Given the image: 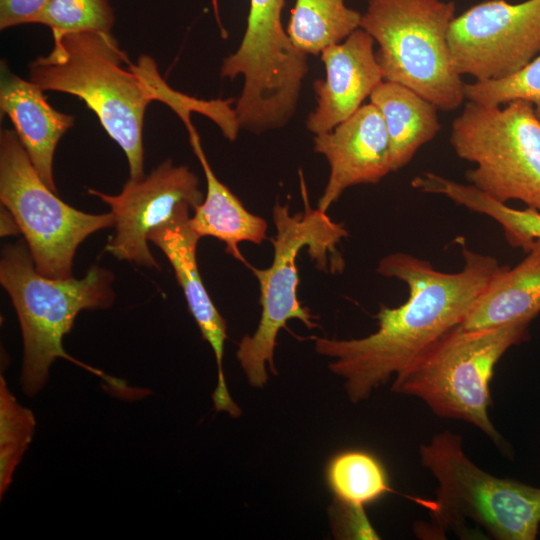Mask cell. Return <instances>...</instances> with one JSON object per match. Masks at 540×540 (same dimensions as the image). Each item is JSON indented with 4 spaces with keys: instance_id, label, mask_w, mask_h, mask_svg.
<instances>
[{
    "instance_id": "1",
    "label": "cell",
    "mask_w": 540,
    "mask_h": 540,
    "mask_svg": "<svg viewBox=\"0 0 540 540\" xmlns=\"http://www.w3.org/2000/svg\"><path fill=\"white\" fill-rule=\"evenodd\" d=\"M464 265L458 272L439 271L424 259L397 252L384 256L376 271L408 287L398 307L380 305L378 329L356 339L314 338L318 354L344 380L349 400L359 403L386 384L428 347L461 325L494 277L502 270L491 255L470 250L460 240Z\"/></svg>"
},
{
    "instance_id": "2",
    "label": "cell",
    "mask_w": 540,
    "mask_h": 540,
    "mask_svg": "<svg viewBox=\"0 0 540 540\" xmlns=\"http://www.w3.org/2000/svg\"><path fill=\"white\" fill-rule=\"evenodd\" d=\"M28 79L45 92L81 99L124 152L131 179L145 176L143 127L153 101L169 106L186 128L193 126L191 114L199 113L230 141L240 130L234 100H203L174 90L152 57L141 55L132 63L111 32L72 33L53 39L51 51L29 63Z\"/></svg>"
},
{
    "instance_id": "3",
    "label": "cell",
    "mask_w": 540,
    "mask_h": 540,
    "mask_svg": "<svg viewBox=\"0 0 540 540\" xmlns=\"http://www.w3.org/2000/svg\"><path fill=\"white\" fill-rule=\"evenodd\" d=\"M114 275L98 265L81 279L49 278L40 274L24 240L6 244L1 251L0 282L11 298L23 338L21 386L26 395L37 394L46 384L57 358L68 360L107 383L108 390L125 398H139L146 390L133 389L70 356L63 337L70 332L82 310L106 309L115 299Z\"/></svg>"
},
{
    "instance_id": "4",
    "label": "cell",
    "mask_w": 540,
    "mask_h": 540,
    "mask_svg": "<svg viewBox=\"0 0 540 540\" xmlns=\"http://www.w3.org/2000/svg\"><path fill=\"white\" fill-rule=\"evenodd\" d=\"M301 181L304 210L291 215L289 206L278 201L273 207L276 234L270 239L273 261L266 269L251 267L260 288L261 316L252 335L238 343L237 360L252 387L263 388L268 381L266 365L277 375L274 351L279 331L291 319L300 320L308 329L318 327L316 317L297 298L299 277L296 259L307 248L316 267L322 271H341L343 260L338 243L348 236L343 223L334 222L320 209L312 208Z\"/></svg>"
},
{
    "instance_id": "5",
    "label": "cell",
    "mask_w": 540,
    "mask_h": 540,
    "mask_svg": "<svg viewBox=\"0 0 540 540\" xmlns=\"http://www.w3.org/2000/svg\"><path fill=\"white\" fill-rule=\"evenodd\" d=\"M531 319L483 328L452 329L393 377L394 393L423 401L438 417L465 421L496 445L489 417L490 381L509 348L529 338Z\"/></svg>"
},
{
    "instance_id": "6",
    "label": "cell",
    "mask_w": 540,
    "mask_h": 540,
    "mask_svg": "<svg viewBox=\"0 0 540 540\" xmlns=\"http://www.w3.org/2000/svg\"><path fill=\"white\" fill-rule=\"evenodd\" d=\"M419 456L437 483L435 499L427 505L432 536L464 535L472 522L492 539H536L540 488L484 471L465 453L461 436L448 430L422 444Z\"/></svg>"
},
{
    "instance_id": "7",
    "label": "cell",
    "mask_w": 540,
    "mask_h": 540,
    "mask_svg": "<svg viewBox=\"0 0 540 540\" xmlns=\"http://www.w3.org/2000/svg\"><path fill=\"white\" fill-rule=\"evenodd\" d=\"M456 6L443 0H369L360 28L378 44L384 81L404 85L438 109H457L465 83L448 43Z\"/></svg>"
},
{
    "instance_id": "8",
    "label": "cell",
    "mask_w": 540,
    "mask_h": 540,
    "mask_svg": "<svg viewBox=\"0 0 540 540\" xmlns=\"http://www.w3.org/2000/svg\"><path fill=\"white\" fill-rule=\"evenodd\" d=\"M450 144L476 167L465 177L497 201L520 200L540 212V119L533 104L504 108L468 101L451 126Z\"/></svg>"
},
{
    "instance_id": "9",
    "label": "cell",
    "mask_w": 540,
    "mask_h": 540,
    "mask_svg": "<svg viewBox=\"0 0 540 540\" xmlns=\"http://www.w3.org/2000/svg\"><path fill=\"white\" fill-rule=\"evenodd\" d=\"M286 0H250L238 49L222 62L220 74L242 76L235 112L240 128L259 133L285 125L293 115L308 72L306 54L292 44L282 25Z\"/></svg>"
},
{
    "instance_id": "10",
    "label": "cell",
    "mask_w": 540,
    "mask_h": 540,
    "mask_svg": "<svg viewBox=\"0 0 540 540\" xmlns=\"http://www.w3.org/2000/svg\"><path fill=\"white\" fill-rule=\"evenodd\" d=\"M0 200L15 219L37 271L72 277L78 246L92 233L114 225L112 212L89 214L62 201L41 179L16 133H0Z\"/></svg>"
},
{
    "instance_id": "11",
    "label": "cell",
    "mask_w": 540,
    "mask_h": 540,
    "mask_svg": "<svg viewBox=\"0 0 540 540\" xmlns=\"http://www.w3.org/2000/svg\"><path fill=\"white\" fill-rule=\"evenodd\" d=\"M448 43L461 76L507 78L540 54V0L478 3L455 16Z\"/></svg>"
},
{
    "instance_id": "12",
    "label": "cell",
    "mask_w": 540,
    "mask_h": 540,
    "mask_svg": "<svg viewBox=\"0 0 540 540\" xmlns=\"http://www.w3.org/2000/svg\"><path fill=\"white\" fill-rule=\"evenodd\" d=\"M199 178L187 166L167 159L140 179H129L116 194L88 189L111 208L115 235L105 250L119 260L159 268L148 246V234L167 222L177 207L188 203L194 210L204 199Z\"/></svg>"
},
{
    "instance_id": "13",
    "label": "cell",
    "mask_w": 540,
    "mask_h": 540,
    "mask_svg": "<svg viewBox=\"0 0 540 540\" xmlns=\"http://www.w3.org/2000/svg\"><path fill=\"white\" fill-rule=\"evenodd\" d=\"M190 209V204H180L171 219L150 231L148 240L160 248L170 262L202 338L213 350L217 364V385L212 394L215 410L238 418L242 411L229 393L223 370L227 324L201 279L197 262L200 237L189 224Z\"/></svg>"
},
{
    "instance_id": "14",
    "label": "cell",
    "mask_w": 540,
    "mask_h": 540,
    "mask_svg": "<svg viewBox=\"0 0 540 540\" xmlns=\"http://www.w3.org/2000/svg\"><path fill=\"white\" fill-rule=\"evenodd\" d=\"M314 150L324 155L330 166L317 206L323 212H327L347 188L378 183L392 172L386 126L372 103L362 105L332 130L315 135Z\"/></svg>"
},
{
    "instance_id": "15",
    "label": "cell",
    "mask_w": 540,
    "mask_h": 540,
    "mask_svg": "<svg viewBox=\"0 0 540 540\" xmlns=\"http://www.w3.org/2000/svg\"><path fill=\"white\" fill-rule=\"evenodd\" d=\"M374 39L362 28L321 52L326 76L314 82L317 105L307 118L315 135L328 132L348 119L382 82L373 51Z\"/></svg>"
},
{
    "instance_id": "16",
    "label": "cell",
    "mask_w": 540,
    "mask_h": 540,
    "mask_svg": "<svg viewBox=\"0 0 540 540\" xmlns=\"http://www.w3.org/2000/svg\"><path fill=\"white\" fill-rule=\"evenodd\" d=\"M324 477L333 498L335 535L346 539H379L365 508L391 491L382 461L366 449H343L328 459Z\"/></svg>"
},
{
    "instance_id": "17",
    "label": "cell",
    "mask_w": 540,
    "mask_h": 540,
    "mask_svg": "<svg viewBox=\"0 0 540 540\" xmlns=\"http://www.w3.org/2000/svg\"><path fill=\"white\" fill-rule=\"evenodd\" d=\"M44 90L29 79L2 67L0 110L14 131L44 183L55 193L53 175L56 147L75 122V117L52 107Z\"/></svg>"
},
{
    "instance_id": "18",
    "label": "cell",
    "mask_w": 540,
    "mask_h": 540,
    "mask_svg": "<svg viewBox=\"0 0 540 540\" xmlns=\"http://www.w3.org/2000/svg\"><path fill=\"white\" fill-rule=\"evenodd\" d=\"M190 144L206 178V195L190 216L189 224L200 237L222 241L226 253L244 261L239 250L241 242L261 244L266 238V220L249 212L239 198L213 172L202 149L199 135L193 127L187 129Z\"/></svg>"
},
{
    "instance_id": "19",
    "label": "cell",
    "mask_w": 540,
    "mask_h": 540,
    "mask_svg": "<svg viewBox=\"0 0 540 540\" xmlns=\"http://www.w3.org/2000/svg\"><path fill=\"white\" fill-rule=\"evenodd\" d=\"M515 267L503 266L459 326L478 330L533 320L540 312V239Z\"/></svg>"
},
{
    "instance_id": "20",
    "label": "cell",
    "mask_w": 540,
    "mask_h": 540,
    "mask_svg": "<svg viewBox=\"0 0 540 540\" xmlns=\"http://www.w3.org/2000/svg\"><path fill=\"white\" fill-rule=\"evenodd\" d=\"M369 98L383 117L389 137L391 170L395 172L437 135L438 108L414 90L390 81H382Z\"/></svg>"
},
{
    "instance_id": "21",
    "label": "cell",
    "mask_w": 540,
    "mask_h": 540,
    "mask_svg": "<svg viewBox=\"0 0 540 540\" xmlns=\"http://www.w3.org/2000/svg\"><path fill=\"white\" fill-rule=\"evenodd\" d=\"M415 187L425 193L444 195L461 206L492 218L501 225L509 245L521 248L525 253L535 239H540V212L536 209L511 208L471 184H462L432 172L418 175Z\"/></svg>"
},
{
    "instance_id": "22",
    "label": "cell",
    "mask_w": 540,
    "mask_h": 540,
    "mask_svg": "<svg viewBox=\"0 0 540 540\" xmlns=\"http://www.w3.org/2000/svg\"><path fill=\"white\" fill-rule=\"evenodd\" d=\"M361 18L345 0H296L286 32L297 50L318 55L360 28Z\"/></svg>"
},
{
    "instance_id": "23",
    "label": "cell",
    "mask_w": 540,
    "mask_h": 540,
    "mask_svg": "<svg viewBox=\"0 0 540 540\" xmlns=\"http://www.w3.org/2000/svg\"><path fill=\"white\" fill-rule=\"evenodd\" d=\"M36 420L0 377V497L9 489L16 467L35 433Z\"/></svg>"
},
{
    "instance_id": "24",
    "label": "cell",
    "mask_w": 540,
    "mask_h": 540,
    "mask_svg": "<svg viewBox=\"0 0 540 540\" xmlns=\"http://www.w3.org/2000/svg\"><path fill=\"white\" fill-rule=\"evenodd\" d=\"M115 14L108 0H50L34 24L47 26L56 39L81 32H111Z\"/></svg>"
},
{
    "instance_id": "25",
    "label": "cell",
    "mask_w": 540,
    "mask_h": 540,
    "mask_svg": "<svg viewBox=\"0 0 540 540\" xmlns=\"http://www.w3.org/2000/svg\"><path fill=\"white\" fill-rule=\"evenodd\" d=\"M465 96L485 106H501L513 100L533 104L540 119V54L517 73L500 80L465 83Z\"/></svg>"
},
{
    "instance_id": "26",
    "label": "cell",
    "mask_w": 540,
    "mask_h": 540,
    "mask_svg": "<svg viewBox=\"0 0 540 540\" xmlns=\"http://www.w3.org/2000/svg\"><path fill=\"white\" fill-rule=\"evenodd\" d=\"M50 0H0V29L34 24Z\"/></svg>"
},
{
    "instance_id": "27",
    "label": "cell",
    "mask_w": 540,
    "mask_h": 540,
    "mask_svg": "<svg viewBox=\"0 0 540 540\" xmlns=\"http://www.w3.org/2000/svg\"><path fill=\"white\" fill-rule=\"evenodd\" d=\"M4 209H5V211H4V213L2 211V215H1V221H2V223H1V235L5 236V235H8V234H15L18 231H20L19 227H18L15 219L13 218L12 214L6 208H4Z\"/></svg>"
}]
</instances>
